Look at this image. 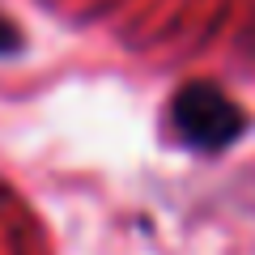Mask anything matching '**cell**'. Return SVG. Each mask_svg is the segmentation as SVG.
<instances>
[{
    "label": "cell",
    "instance_id": "1",
    "mask_svg": "<svg viewBox=\"0 0 255 255\" xmlns=\"http://www.w3.org/2000/svg\"><path fill=\"white\" fill-rule=\"evenodd\" d=\"M170 119L179 128V136L191 149H204V153H217V149L234 145L247 132V115L226 90L209 81H191L174 94L170 102Z\"/></svg>",
    "mask_w": 255,
    "mask_h": 255
},
{
    "label": "cell",
    "instance_id": "2",
    "mask_svg": "<svg viewBox=\"0 0 255 255\" xmlns=\"http://www.w3.org/2000/svg\"><path fill=\"white\" fill-rule=\"evenodd\" d=\"M13 51H21V34H17L13 21L0 17V55H13Z\"/></svg>",
    "mask_w": 255,
    "mask_h": 255
}]
</instances>
